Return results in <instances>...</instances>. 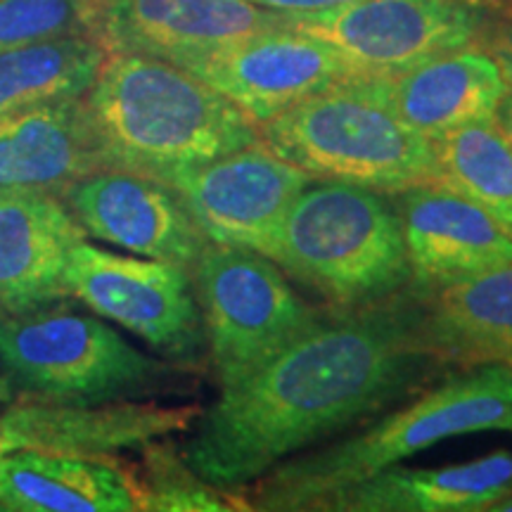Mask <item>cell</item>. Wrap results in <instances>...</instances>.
<instances>
[{"label": "cell", "mask_w": 512, "mask_h": 512, "mask_svg": "<svg viewBox=\"0 0 512 512\" xmlns=\"http://www.w3.org/2000/svg\"><path fill=\"white\" fill-rule=\"evenodd\" d=\"M0 366L27 399L67 406L143 399L171 373L100 316L62 302L0 316Z\"/></svg>", "instance_id": "obj_6"}, {"label": "cell", "mask_w": 512, "mask_h": 512, "mask_svg": "<svg viewBox=\"0 0 512 512\" xmlns=\"http://www.w3.org/2000/svg\"><path fill=\"white\" fill-rule=\"evenodd\" d=\"M8 453H10V448H8V444H5L3 434H0V479H3V465H5V458H8Z\"/></svg>", "instance_id": "obj_31"}, {"label": "cell", "mask_w": 512, "mask_h": 512, "mask_svg": "<svg viewBox=\"0 0 512 512\" xmlns=\"http://www.w3.org/2000/svg\"><path fill=\"white\" fill-rule=\"evenodd\" d=\"M247 3L273 12H320L358 3V0H247Z\"/></svg>", "instance_id": "obj_27"}, {"label": "cell", "mask_w": 512, "mask_h": 512, "mask_svg": "<svg viewBox=\"0 0 512 512\" xmlns=\"http://www.w3.org/2000/svg\"><path fill=\"white\" fill-rule=\"evenodd\" d=\"M200 413L202 408L197 406H159L140 399L67 406L19 396L0 413V434L10 453L114 456L190 430Z\"/></svg>", "instance_id": "obj_14"}, {"label": "cell", "mask_w": 512, "mask_h": 512, "mask_svg": "<svg viewBox=\"0 0 512 512\" xmlns=\"http://www.w3.org/2000/svg\"><path fill=\"white\" fill-rule=\"evenodd\" d=\"M107 169L83 98L46 102L0 117V197H62Z\"/></svg>", "instance_id": "obj_17"}, {"label": "cell", "mask_w": 512, "mask_h": 512, "mask_svg": "<svg viewBox=\"0 0 512 512\" xmlns=\"http://www.w3.org/2000/svg\"><path fill=\"white\" fill-rule=\"evenodd\" d=\"M86 238L60 197H0V316L67 299L69 254Z\"/></svg>", "instance_id": "obj_18"}, {"label": "cell", "mask_w": 512, "mask_h": 512, "mask_svg": "<svg viewBox=\"0 0 512 512\" xmlns=\"http://www.w3.org/2000/svg\"><path fill=\"white\" fill-rule=\"evenodd\" d=\"M0 510L131 512L138 498L131 470L114 456L12 451L0 479Z\"/></svg>", "instance_id": "obj_20"}, {"label": "cell", "mask_w": 512, "mask_h": 512, "mask_svg": "<svg viewBox=\"0 0 512 512\" xmlns=\"http://www.w3.org/2000/svg\"><path fill=\"white\" fill-rule=\"evenodd\" d=\"M437 183L477 202L512 233V143L494 119L432 138Z\"/></svg>", "instance_id": "obj_23"}, {"label": "cell", "mask_w": 512, "mask_h": 512, "mask_svg": "<svg viewBox=\"0 0 512 512\" xmlns=\"http://www.w3.org/2000/svg\"><path fill=\"white\" fill-rule=\"evenodd\" d=\"M83 233L147 259L197 264L209 240L174 185L124 169H98L60 197Z\"/></svg>", "instance_id": "obj_12"}, {"label": "cell", "mask_w": 512, "mask_h": 512, "mask_svg": "<svg viewBox=\"0 0 512 512\" xmlns=\"http://www.w3.org/2000/svg\"><path fill=\"white\" fill-rule=\"evenodd\" d=\"M64 280L69 297L133 332L171 366L202 363L207 335L190 268L147 256H121L81 240L69 254Z\"/></svg>", "instance_id": "obj_8"}, {"label": "cell", "mask_w": 512, "mask_h": 512, "mask_svg": "<svg viewBox=\"0 0 512 512\" xmlns=\"http://www.w3.org/2000/svg\"><path fill=\"white\" fill-rule=\"evenodd\" d=\"M484 53L496 62L505 86L512 91V27L494 29L484 38Z\"/></svg>", "instance_id": "obj_26"}, {"label": "cell", "mask_w": 512, "mask_h": 512, "mask_svg": "<svg viewBox=\"0 0 512 512\" xmlns=\"http://www.w3.org/2000/svg\"><path fill=\"white\" fill-rule=\"evenodd\" d=\"M422 335L439 366L512 370V261L422 297Z\"/></svg>", "instance_id": "obj_19"}, {"label": "cell", "mask_w": 512, "mask_h": 512, "mask_svg": "<svg viewBox=\"0 0 512 512\" xmlns=\"http://www.w3.org/2000/svg\"><path fill=\"white\" fill-rule=\"evenodd\" d=\"M313 176L256 143L166 178L211 245L268 256L287 209Z\"/></svg>", "instance_id": "obj_11"}, {"label": "cell", "mask_w": 512, "mask_h": 512, "mask_svg": "<svg viewBox=\"0 0 512 512\" xmlns=\"http://www.w3.org/2000/svg\"><path fill=\"white\" fill-rule=\"evenodd\" d=\"M434 368L418 292L339 311L221 389L195 420L183 458L209 484L242 494L283 460L408 396Z\"/></svg>", "instance_id": "obj_1"}, {"label": "cell", "mask_w": 512, "mask_h": 512, "mask_svg": "<svg viewBox=\"0 0 512 512\" xmlns=\"http://www.w3.org/2000/svg\"><path fill=\"white\" fill-rule=\"evenodd\" d=\"M140 465L128 467L138 510L152 512H242L252 510L245 494L219 489L202 479L176 444L155 439L140 448Z\"/></svg>", "instance_id": "obj_24"}, {"label": "cell", "mask_w": 512, "mask_h": 512, "mask_svg": "<svg viewBox=\"0 0 512 512\" xmlns=\"http://www.w3.org/2000/svg\"><path fill=\"white\" fill-rule=\"evenodd\" d=\"M178 67L209 83L254 124L358 76L328 43L285 24L204 50Z\"/></svg>", "instance_id": "obj_10"}, {"label": "cell", "mask_w": 512, "mask_h": 512, "mask_svg": "<svg viewBox=\"0 0 512 512\" xmlns=\"http://www.w3.org/2000/svg\"><path fill=\"white\" fill-rule=\"evenodd\" d=\"M283 17L285 27L335 48L358 76L406 72L475 46L484 34V8L477 0H358Z\"/></svg>", "instance_id": "obj_9"}, {"label": "cell", "mask_w": 512, "mask_h": 512, "mask_svg": "<svg viewBox=\"0 0 512 512\" xmlns=\"http://www.w3.org/2000/svg\"><path fill=\"white\" fill-rule=\"evenodd\" d=\"M512 494V451L437 470L387 467L325 505L347 512H477Z\"/></svg>", "instance_id": "obj_21"}, {"label": "cell", "mask_w": 512, "mask_h": 512, "mask_svg": "<svg viewBox=\"0 0 512 512\" xmlns=\"http://www.w3.org/2000/svg\"><path fill=\"white\" fill-rule=\"evenodd\" d=\"M261 145L320 181H342L384 195L437 183L432 138L394 117L361 76L337 83L256 124Z\"/></svg>", "instance_id": "obj_5"}, {"label": "cell", "mask_w": 512, "mask_h": 512, "mask_svg": "<svg viewBox=\"0 0 512 512\" xmlns=\"http://www.w3.org/2000/svg\"><path fill=\"white\" fill-rule=\"evenodd\" d=\"M93 36L107 53L181 64L235 38L283 27V12L247 0H91Z\"/></svg>", "instance_id": "obj_15"}, {"label": "cell", "mask_w": 512, "mask_h": 512, "mask_svg": "<svg viewBox=\"0 0 512 512\" xmlns=\"http://www.w3.org/2000/svg\"><path fill=\"white\" fill-rule=\"evenodd\" d=\"M83 105L107 169L162 181L261 143L238 105L188 69L152 55L107 53Z\"/></svg>", "instance_id": "obj_2"}, {"label": "cell", "mask_w": 512, "mask_h": 512, "mask_svg": "<svg viewBox=\"0 0 512 512\" xmlns=\"http://www.w3.org/2000/svg\"><path fill=\"white\" fill-rule=\"evenodd\" d=\"M190 275L221 389L259 373L328 318L294 292L283 268L252 249L209 242Z\"/></svg>", "instance_id": "obj_7"}, {"label": "cell", "mask_w": 512, "mask_h": 512, "mask_svg": "<svg viewBox=\"0 0 512 512\" xmlns=\"http://www.w3.org/2000/svg\"><path fill=\"white\" fill-rule=\"evenodd\" d=\"M268 259L337 313L411 290L399 209L354 183H311L287 209Z\"/></svg>", "instance_id": "obj_4"}, {"label": "cell", "mask_w": 512, "mask_h": 512, "mask_svg": "<svg viewBox=\"0 0 512 512\" xmlns=\"http://www.w3.org/2000/svg\"><path fill=\"white\" fill-rule=\"evenodd\" d=\"M489 510H501V512H512V494H508L505 498H501V501L491 505Z\"/></svg>", "instance_id": "obj_30"}, {"label": "cell", "mask_w": 512, "mask_h": 512, "mask_svg": "<svg viewBox=\"0 0 512 512\" xmlns=\"http://www.w3.org/2000/svg\"><path fill=\"white\" fill-rule=\"evenodd\" d=\"M512 413V370L477 366L446 377L368 430L297 453L266 472L249 494L252 510H325L332 498L439 441L505 430Z\"/></svg>", "instance_id": "obj_3"}, {"label": "cell", "mask_w": 512, "mask_h": 512, "mask_svg": "<svg viewBox=\"0 0 512 512\" xmlns=\"http://www.w3.org/2000/svg\"><path fill=\"white\" fill-rule=\"evenodd\" d=\"M505 430L512 432V413H510V418H508V425H505Z\"/></svg>", "instance_id": "obj_32"}, {"label": "cell", "mask_w": 512, "mask_h": 512, "mask_svg": "<svg viewBox=\"0 0 512 512\" xmlns=\"http://www.w3.org/2000/svg\"><path fill=\"white\" fill-rule=\"evenodd\" d=\"M411 290L420 297L512 261V233L477 202L439 183L399 192Z\"/></svg>", "instance_id": "obj_13"}, {"label": "cell", "mask_w": 512, "mask_h": 512, "mask_svg": "<svg viewBox=\"0 0 512 512\" xmlns=\"http://www.w3.org/2000/svg\"><path fill=\"white\" fill-rule=\"evenodd\" d=\"M494 121L498 124V128L505 133V138L512 143V91H508L503 95V100L498 102V110Z\"/></svg>", "instance_id": "obj_28"}, {"label": "cell", "mask_w": 512, "mask_h": 512, "mask_svg": "<svg viewBox=\"0 0 512 512\" xmlns=\"http://www.w3.org/2000/svg\"><path fill=\"white\" fill-rule=\"evenodd\" d=\"M363 86L396 119L427 138L496 117L508 93L484 50L463 48L389 76H361Z\"/></svg>", "instance_id": "obj_16"}, {"label": "cell", "mask_w": 512, "mask_h": 512, "mask_svg": "<svg viewBox=\"0 0 512 512\" xmlns=\"http://www.w3.org/2000/svg\"><path fill=\"white\" fill-rule=\"evenodd\" d=\"M12 399H15V387H12L8 375H0V408L8 406Z\"/></svg>", "instance_id": "obj_29"}, {"label": "cell", "mask_w": 512, "mask_h": 512, "mask_svg": "<svg viewBox=\"0 0 512 512\" xmlns=\"http://www.w3.org/2000/svg\"><path fill=\"white\" fill-rule=\"evenodd\" d=\"M107 50L95 36H62L0 50V117L88 93Z\"/></svg>", "instance_id": "obj_22"}, {"label": "cell", "mask_w": 512, "mask_h": 512, "mask_svg": "<svg viewBox=\"0 0 512 512\" xmlns=\"http://www.w3.org/2000/svg\"><path fill=\"white\" fill-rule=\"evenodd\" d=\"M62 36H93L91 0H0V50Z\"/></svg>", "instance_id": "obj_25"}]
</instances>
